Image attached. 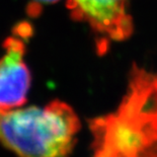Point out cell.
<instances>
[{
    "label": "cell",
    "instance_id": "1",
    "mask_svg": "<svg viewBox=\"0 0 157 157\" xmlns=\"http://www.w3.org/2000/svg\"><path fill=\"white\" fill-rule=\"evenodd\" d=\"M88 128L90 157H157V71L134 63L118 108Z\"/></svg>",
    "mask_w": 157,
    "mask_h": 157
},
{
    "label": "cell",
    "instance_id": "2",
    "mask_svg": "<svg viewBox=\"0 0 157 157\" xmlns=\"http://www.w3.org/2000/svg\"><path fill=\"white\" fill-rule=\"evenodd\" d=\"M80 127L74 109L55 99L43 108L0 113V143L17 157H66Z\"/></svg>",
    "mask_w": 157,
    "mask_h": 157
},
{
    "label": "cell",
    "instance_id": "3",
    "mask_svg": "<svg viewBox=\"0 0 157 157\" xmlns=\"http://www.w3.org/2000/svg\"><path fill=\"white\" fill-rule=\"evenodd\" d=\"M74 21L85 22L95 36L99 54H105L112 42H121L133 34L129 0H67Z\"/></svg>",
    "mask_w": 157,
    "mask_h": 157
},
{
    "label": "cell",
    "instance_id": "4",
    "mask_svg": "<svg viewBox=\"0 0 157 157\" xmlns=\"http://www.w3.org/2000/svg\"><path fill=\"white\" fill-rule=\"evenodd\" d=\"M22 40L10 36L4 43L0 57V113L21 108L28 101L32 76L25 62Z\"/></svg>",
    "mask_w": 157,
    "mask_h": 157
},
{
    "label": "cell",
    "instance_id": "5",
    "mask_svg": "<svg viewBox=\"0 0 157 157\" xmlns=\"http://www.w3.org/2000/svg\"><path fill=\"white\" fill-rule=\"evenodd\" d=\"M36 3V7L38 8V6L41 4H52V3H55L59 0H34Z\"/></svg>",
    "mask_w": 157,
    "mask_h": 157
}]
</instances>
